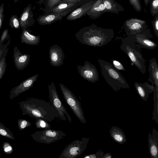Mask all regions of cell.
<instances>
[{
	"label": "cell",
	"instance_id": "obj_1",
	"mask_svg": "<svg viewBox=\"0 0 158 158\" xmlns=\"http://www.w3.org/2000/svg\"><path fill=\"white\" fill-rule=\"evenodd\" d=\"M114 36V31L98 27L94 24L80 29L75 36L82 44L94 47H101L111 41Z\"/></svg>",
	"mask_w": 158,
	"mask_h": 158
},
{
	"label": "cell",
	"instance_id": "obj_2",
	"mask_svg": "<svg viewBox=\"0 0 158 158\" xmlns=\"http://www.w3.org/2000/svg\"><path fill=\"white\" fill-rule=\"evenodd\" d=\"M23 115H28L35 118H40L47 122L53 121L60 115L51 104L44 100L31 98L20 102Z\"/></svg>",
	"mask_w": 158,
	"mask_h": 158
},
{
	"label": "cell",
	"instance_id": "obj_3",
	"mask_svg": "<svg viewBox=\"0 0 158 158\" xmlns=\"http://www.w3.org/2000/svg\"><path fill=\"white\" fill-rule=\"evenodd\" d=\"M120 49L130 59L131 64L135 65L143 74L146 72V60L140 52L141 48L135 41V35L131 34L121 39Z\"/></svg>",
	"mask_w": 158,
	"mask_h": 158
},
{
	"label": "cell",
	"instance_id": "obj_4",
	"mask_svg": "<svg viewBox=\"0 0 158 158\" xmlns=\"http://www.w3.org/2000/svg\"><path fill=\"white\" fill-rule=\"evenodd\" d=\"M101 73L107 83L115 91L122 89H128L129 86L121 73L110 63L98 59Z\"/></svg>",
	"mask_w": 158,
	"mask_h": 158
},
{
	"label": "cell",
	"instance_id": "obj_5",
	"mask_svg": "<svg viewBox=\"0 0 158 158\" xmlns=\"http://www.w3.org/2000/svg\"><path fill=\"white\" fill-rule=\"evenodd\" d=\"M60 86L65 101L74 114L81 123H86L83 111L78 100L72 92L64 85L60 83Z\"/></svg>",
	"mask_w": 158,
	"mask_h": 158
},
{
	"label": "cell",
	"instance_id": "obj_6",
	"mask_svg": "<svg viewBox=\"0 0 158 158\" xmlns=\"http://www.w3.org/2000/svg\"><path fill=\"white\" fill-rule=\"evenodd\" d=\"M89 140L83 137L81 140H75L68 144L59 156V158H75L80 156L85 151Z\"/></svg>",
	"mask_w": 158,
	"mask_h": 158
},
{
	"label": "cell",
	"instance_id": "obj_7",
	"mask_svg": "<svg viewBox=\"0 0 158 158\" xmlns=\"http://www.w3.org/2000/svg\"><path fill=\"white\" fill-rule=\"evenodd\" d=\"M66 135L61 131L49 129L36 131L31 136L36 142L48 144L63 139Z\"/></svg>",
	"mask_w": 158,
	"mask_h": 158
},
{
	"label": "cell",
	"instance_id": "obj_8",
	"mask_svg": "<svg viewBox=\"0 0 158 158\" xmlns=\"http://www.w3.org/2000/svg\"><path fill=\"white\" fill-rule=\"evenodd\" d=\"M49 93V98L52 106L58 112L60 118L64 121L66 120L65 116L70 123H72V118L63 104L61 102L57 93L54 83L52 82L48 86Z\"/></svg>",
	"mask_w": 158,
	"mask_h": 158
},
{
	"label": "cell",
	"instance_id": "obj_9",
	"mask_svg": "<svg viewBox=\"0 0 158 158\" xmlns=\"http://www.w3.org/2000/svg\"><path fill=\"white\" fill-rule=\"evenodd\" d=\"M77 69L80 75L86 80L92 83L99 80V76L96 68L88 61H85L83 65H78Z\"/></svg>",
	"mask_w": 158,
	"mask_h": 158
},
{
	"label": "cell",
	"instance_id": "obj_10",
	"mask_svg": "<svg viewBox=\"0 0 158 158\" xmlns=\"http://www.w3.org/2000/svg\"><path fill=\"white\" fill-rule=\"evenodd\" d=\"M136 43L141 48L154 50L158 45L151 40L153 37L149 29H146L134 34Z\"/></svg>",
	"mask_w": 158,
	"mask_h": 158
},
{
	"label": "cell",
	"instance_id": "obj_11",
	"mask_svg": "<svg viewBox=\"0 0 158 158\" xmlns=\"http://www.w3.org/2000/svg\"><path fill=\"white\" fill-rule=\"evenodd\" d=\"M77 7H72L61 13L40 15L36 20L41 25H49L56 21L61 20L64 17L69 14Z\"/></svg>",
	"mask_w": 158,
	"mask_h": 158
},
{
	"label": "cell",
	"instance_id": "obj_12",
	"mask_svg": "<svg viewBox=\"0 0 158 158\" xmlns=\"http://www.w3.org/2000/svg\"><path fill=\"white\" fill-rule=\"evenodd\" d=\"M145 21L137 19L132 18L127 20L124 28L127 35L135 34L147 29Z\"/></svg>",
	"mask_w": 158,
	"mask_h": 158
},
{
	"label": "cell",
	"instance_id": "obj_13",
	"mask_svg": "<svg viewBox=\"0 0 158 158\" xmlns=\"http://www.w3.org/2000/svg\"><path fill=\"white\" fill-rule=\"evenodd\" d=\"M39 74L33 75L24 80L19 85L12 89L10 92V98L13 99L23 92L29 89L37 80Z\"/></svg>",
	"mask_w": 158,
	"mask_h": 158
},
{
	"label": "cell",
	"instance_id": "obj_14",
	"mask_svg": "<svg viewBox=\"0 0 158 158\" xmlns=\"http://www.w3.org/2000/svg\"><path fill=\"white\" fill-rule=\"evenodd\" d=\"M50 63L54 67H58L64 63L65 55L62 49L56 44L51 47L49 50Z\"/></svg>",
	"mask_w": 158,
	"mask_h": 158
},
{
	"label": "cell",
	"instance_id": "obj_15",
	"mask_svg": "<svg viewBox=\"0 0 158 158\" xmlns=\"http://www.w3.org/2000/svg\"><path fill=\"white\" fill-rule=\"evenodd\" d=\"M13 58L17 69L22 70L26 68L29 63L31 56L29 54H22L17 46L13 49Z\"/></svg>",
	"mask_w": 158,
	"mask_h": 158
},
{
	"label": "cell",
	"instance_id": "obj_16",
	"mask_svg": "<svg viewBox=\"0 0 158 158\" xmlns=\"http://www.w3.org/2000/svg\"><path fill=\"white\" fill-rule=\"evenodd\" d=\"M19 18L22 29H27L34 24L35 21L31 4H29L24 8Z\"/></svg>",
	"mask_w": 158,
	"mask_h": 158
},
{
	"label": "cell",
	"instance_id": "obj_17",
	"mask_svg": "<svg viewBox=\"0 0 158 158\" xmlns=\"http://www.w3.org/2000/svg\"><path fill=\"white\" fill-rule=\"evenodd\" d=\"M96 0H90L88 2L78 6L69 14L66 19L72 21L79 19L85 15L88 11Z\"/></svg>",
	"mask_w": 158,
	"mask_h": 158
},
{
	"label": "cell",
	"instance_id": "obj_18",
	"mask_svg": "<svg viewBox=\"0 0 158 158\" xmlns=\"http://www.w3.org/2000/svg\"><path fill=\"white\" fill-rule=\"evenodd\" d=\"M149 149L151 158H158V132L156 129H152V134L148 136Z\"/></svg>",
	"mask_w": 158,
	"mask_h": 158
},
{
	"label": "cell",
	"instance_id": "obj_19",
	"mask_svg": "<svg viewBox=\"0 0 158 158\" xmlns=\"http://www.w3.org/2000/svg\"><path fill=\"white\" fill-rule=\"evenodd\" d=\"M134 85L140 97L145 101L148 99L149 94L153 93L154 89V86L147 81L142 84L135 81Z\"/></svg>",
	"mask_w": 158,
	"mask_h": 158
},
{
	"label": "cell",
	"instance_id": "obj_20",
	"mask_svg": "<svg viewBox=\"0 0 158 158\" xmlns=\"http://www.w3.org/2000/svg\"><path fill=\"white\" fill-rule=\"evenodd\" d=\"M106 12L103 0H96L86 13L90 18L95 19L99 18L103 14Z\"/></svg>",
	"mask_w": 158,
	"mask_h": 158
},
{
	"label": "cell",
	"instance_id": "obj_21",
	"mask_svg": "<svg viewBox=\"0 0 158 158\" xmlns=\"http://www.w3.org/2000/svg\"><path fill=\"white\" fill-rule=\"evenodd\" d=\"M148 72L149 74L148 81L152 83V85L158 88V64L155 58L149 60Z\"/></svg>",
	"mask_w": 158,
	"mask_h": 158
},
{
	"label": "cell",
	"instance_id": "obj_22",
	"mask_svg": "<svg viewBox=\"0 0 158 158\" xmlns=\"http://www.w3.org/2000/svg\"><path fill=\"white\" fill-rule=\"evenodd\" d=\"M40 35H35L31 34L27 29H23L21 35L22 42L30 45H36L40 41Z\"/></svg>",
	"mask_w": 158,
	"mask_h": 158
},
{
	"label": "cell",
	"instance_id": "obj_23",
	"mask_svg": "<svg viewBox=\"0 0 158 158\" xmlns=\"http://www.w3.org/2000/svg\"><path fill=\"white\" fill-rule=\"evenodd\" d=\"M80 5L78 4L71 3L63 2L60 1L56 6L44 13V15L63 12L72 7H78Z\"/></svg>",
	"mask_w": 158,
	"mask_h": 158
},
{
	"label": "cell",
	"instance_id": "obj_24",
	"mask_svg": "<svg viewBox=\"0 0 158 158\" xmlns=\"http://www.w3.org/2000/svg\"><path fill=\"white\" fill-rule=\"evenodd\" d=\"M111 137L116 142L123 144L127 141L126 137L122 130L115 126L112 127L110 130Z\"/></svg>",
	"mask_w": 158,
	"mask_h": 158
},
{
	"label": "cell",
	"instance_id": "obj_25",
	"mask_svg": "<svg viewBox=\"0 0 158 158\" xmlns=\"http://www.w3.org/2000/svg\"><path fill=\"white\" fill-rule=\"evenodd\" d=\"M106 12L118 14L124 10V8L114 0H103Z\"/></svg>",
	"mask_w": 158,
	"mask_h": 158
},
{
	"label": "cell",
	"instance_id": "obj_26",
	"mask_svg": "<svg viewBox=\"0 0 158 158\" xmlns=\"http://www.w3.org/2000/svg\"><path fill=\"white\" fill-rule=\"evenodd\" d=\"M61 0H45L44 2V8H41L40 10L44 13L52 9L57 5Z\"/></svg>",
	"mask_w": 158,
	"mask_h": 158
},
{
	"label": "cell",
	"instance_id": "obj_27",
	"mask_svg": "<svg viewBox=\"0 0 158 158\" xmlns=\"http://www.w3.org/2000/svg\"><path fill=\"white\" fill-rule=\"evenodd\" d=\"M9 24L11 27L19 29L21 27L19 18L16 15H12L10 18Z\"/></svg>",
	"mask_w": 158,
	"mask_h": 158
},
{
	"label": "cell",
	"instance_id": "obj_28",
	"mask_svg": "<svg viewBox=\"0 0 158 158\" xmlns=\"http://www.w3.org/2000/svg\"><path fill=\"white\" fill-rule=\"evenodd\" d=\"M0 135L12 139H15L12 133L9 129L0 123Z\"/></svg>",
	"mask_w": 158,
	"mask_h": 158
},
{
	"label": "cell",
	"instance_id": "obj_29",
	"mask_svg": "<svg viewBox=\"0 0 158 158\" xmlns=\"http://www.w3.org/2000/svg\"><path fill=\"white\" fill-rule=\"evenodd\" d=\"M150 11L152 16L158 15V0H149Z\"/></svg>",
	"mask_w": 158,
	"mask_h": 158
},
{
	"label": "cell",
	"instance_id": "obj_30",
	"mask_svg": "<svg viewBox=\"0 0 158 158\" xmlns=\"http://www.w3.org/2000/svg\"><path fill=\"white\" fill-rule=\"evenodd\" d=\"M36 119L35 125L37 128L44 129H51V125L47 121L40 118H36Z\"/></svg>",
	"mask_w": 158,
	"mask_h": 158
},
{
	"label": "cell",
	"instance_id": "obj_31",
	"mask_svg": "<svg viewBox=\"0 0 158 158\" xmlns=\"http://www.w3.org/2000/svg\"><path fill=\"white\" fill-rule=\"evenodd\" d=\"M7 55L3 56L0 60V81L2 78L6 71L7 63L6 61Z\"/></svg>",
	"mask_w": 158,
	"mask_h": 158
},
{
	"label": "cell",
	"instance_id": "obj_32",
	"mask_svg": "<svg viewBox=\"0 0 158 158\" xmlns=\"http://www.w3.org/2000/svg\"><path fill=\"white\" fill-rule=\"evenodd\" d=\"M10 38H9L6 44H3V43L0 42V60L3 56L7 54L9 50L8 46L10 44Z\"/></svg>",
	"mask_w": 158,
	"mask_h": 158
},
{
	"label": "cell",
	"instance_id": "obj_33",
	"mask_svg": "<svg viewBox=\"0 0 158 158\" xmlns=\"http://www.w3.org/2000/svg\"><path fill=\"white\" fill-rule=\"evenodd\" d=\"M131 5L137 12L140 11L142 10V6L140 0H129Z\"/></svg>",
	"mask_w": 158,
	"mask_h": 158
},
{
	"label": "cell",
	"instance_id": "obj_34",
	"mask_svg": "<svg viewBox=\"0 0 158 158\" xmlns=\"http://www.w3.org/2000/svg\"><path fill=\"white\" fill-rule=\"evenodd\" d=\"M19 129L22 130L30 126L31 123L29 122L24 119H19L18 121Z\"/></svg>",
	"mask_w": 158,
	"mask_h": 158
},
{
	"label": "cell",
	"instance_id": "obj_35",
	"mask_svg": "<svg viewBox=\"0 0 158 158\" xmlns=\"http://www.w3.org/2000/svg\"><path fill=\"white\" fill-rule=\"evenodd\" d=\"M155 16L152 23L155 34L156 36L158 37V15H156Z\"/></svg>",
	"mask_w": 158,
	"mask_h": 158
},
{
	"label": "cell",
	"instance_id": "obj_36",
	"mask_svg": "<svg viewBox=\"0 0 158 158\" xmlns=\"http://www.w3.org/2000/svg\"><path fill=\"white\" fill-rule=\"evenodd\" d=\"M103 152L101 151H98L95 154H91L85 156L83 158H102L103 156Z\"/></svg>",
	"mask_w": 158,
	"mask_h": 158
},
{
	"label": "cell",
	"instance_id": "obj_37",
	"mask_svg": "<svg viewBox=\"0 0 158 158\" xmlns=\"http://www.w3.org/2000/svg\"><path fill=\"white\" fill-rule=\"evenodd\" d=\"M90 0H61L63 2L76 3L80 6L88 2Z\"/></svg>",
	"mask_w": 158,
	"mask_h": 158
},
{
	"label": "cell",
	"instance_id": "obj_38",
	"mask_svg": "<svg viewBox=\"0 0 158 158\" xmlns=\"http://www.w3.org/2000/svg\"><path fill=\"white\" fill-rule=\"evenodd\" d=\"M3 148L4 152L6 154H10L13 152L12 148L8 143H4L3 145Z\"/></svg>",
	"mask_w": 158,
	"mask_h": 158
},
{
	"label": "cell",
	"instance_id": "obj_39",
	"mask_svg": "<svg viewBox=\"0 0 158 158\" xmlns=\"http://www.w3.org/2000/svg\"><path fill=\"white\" fill-rule=\"evenodd\" d=\"M10 37L8 33V30L6 29L4 30L2 32V35L0 39V42L3 43L6 40Z\"/></svg>",
	"mask_w": 158,
	"mask_h": 158
},
{
	"label": "cell",
	"instance_id": "obj_40",
	"mask_svg": "<svg viewBox=\"0 0 158 158\" xmlns=\"http://www.w3.org/2000/svg\"><path fill=\"white\" fill-rule=\"evenodd\" d=\"M112 62L114 67L117 70L125 71V69L123 65L119 61L114 60H112Z\"/></svg>",
	"mask_w": 158,
	"mask_h": 158
},
{
	"label": "cell",
	"instance_id": "obj_41",
	"mask_svg": "<svg viewBox=\"0 0 158 158\" xmlns=\"http://www.w3.org/2000/svg\"><path fill=\"white\" fill-rule=\"evenodd\" d=\"M4 4L2 3L0 6V30L2 26L4 15H3Z\"/></svg>",
	"mask_w": 158,
	"mask_h": 158
},
{
	"label": "cell",
	"instance_id": "obj_42",
	"mask_svg": "<svg viewBox=\"0 0 158 158\" xmlns=\"http://www.w3.org/2000/svg\"><path fill=\"white\" fill-rule=\"evenodd\" d=\"M111 154L109 153H107L103 155L102 158H111Z\"/></svg>",
	"mask_w": 158,
	"mask_h": 158
},
{
	"label": "cell",
	"instance_id": "obj_43",
	"mask_svg": "<svg viewBox=\"0 0 158 158\" xmlns=\"http://www.w3.org/2000/svg\"><path fill=\"white\" fill-rule=\"evenodd\" d=\"M45 0H39V1L36 2V3L41 5L43 3H44Z\"/></svg>",
	"mask_w": 158,
	"mask_h": 158
},
{
	"label": "cell",
	"instance_id": "obj_44",
	"mask_svg": "<svg viewBox=\"0 0 158 158\" xmlns=\"http://www.w3.org/2000/svg\"><path fill=\"white\" fill-rule=\"evenodd\" d=\"M144 1L145 5L147 6L149 3V0H144Z\"/></svg>",
	"mask_w": 158,
	"mask_h": 158
},
{
	"label": "cell",
	"instance_id": "obj_45",
	"mask_svg": "<svg viewBox=\"0 0 158 158\" xmlns=\"http://www.w3.org/2000/svg\"><path fill=\"white\" fill-rule=\"evenodd\" d=\"M19 0H14V2L15 3H16Z\"/></svg>",
	"mask_w": 158,
	"mask_h": 158
},
{
	"label": "cell",
	"instance_id": "obj_46",
	"mask_svg": "<svg viewBox=\"0 0 158 158\" xmlns=\"http://www.w3.org/2000/svg\"></svg>",
	"mask_w": 158,
	"mask_h": 158
}]
</instances>
